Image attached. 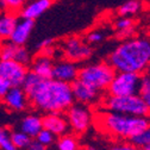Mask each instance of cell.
Wrapping results in <instances>:
<instances>
[{
    "mask_svg": "<svg viewBox=\"0 0 150 150\" xmlns=\"http://www.w3.org/2000/svg\"><path fill=\"white\" fill-rule=\"evenodd\" d=\"M116 73L143 75L150 63V40L129 38L112 51L106 61Z\"/></svg>",
    "mask_w": 150,
    "mask_h": 150,
    "instance_id": "obj_1",
    "label": "cell"
},
{
    "mask_svg": "<svg viewBox=\"0 0 150 150\" xmlns=\"http://www.w3.org/2000/svg\"><path fill=\"white\" fill-rule=\"evenodd\" d=\"M28 98L35 108L45 113H64L74 104L70 83L54 79H43Z\"/></svg>",
    "mask_w": 150,
    "mask_h": 150,
    "instance_id": "obj_2",
    "label": "cell"
},
{
    "mask_svg": "<svg viewBox=\"0 0 150 150\" xmlns=\"http://www.w3.org/2000/svg\"><path fill=\"white\" fill-rule=\"evenodd\" d=\"M96 122L103 132L117 139H127L137 136L150 127L149 117L126 116L116 112H99Z\"/></svg>",
    "mask_w": 150,
    "mask_h": 150,
    "instance_id": "obj_3",
    "label": "cell"
},
{
    "mask_svg": "<svg viewBox=\"0 0 150 150\" xmlns=\"http://www.w3.org/2000/svg\"><path fill=\"white\" fill-rule=\"evenodd\" d=\"M101 105L106 108V111L126 116L149 117L150 115L149 108L138 94L126 97H112L106 94L101 98Z\"/></svg>",
    "mask_w": 150,
    "mask_h": 150,
    "instance_id": "obj_4",
    "label": "cell"
},
{
    "mask_svg": "<svg viewBox=\"0 0 150 150\" xmlns=\"http://www.w3.org/2000/svg\"><path fill=\"white\" fill-rule=\"evenodd\" d=\"M115 74L116 70L107 62H98L79 68L78 79L96 88L97 91L103 92L107 89Z\"/></svg>",
    "mask_w": 150,
    "mask_h": 150,
    "instance_id": "obj_5",
    "label": "cell"
},
{
    "mask_svg": "<svg viewBox=\"0 0 150 150\" xmlns=\"http://www.w3.org/2000/svg\"><path fill=\"white\" fill-rule=\"evenodd\" d=\"M142 75L136 73H116L110 86L107 87V96L126 97L138 94Z\"/></svg>",
    "mask_w": 150,
    "mask_h": 150,
    "instance_id": "obj_6",
    "label": "cell"
},
{
    "mask_svg": "<svg viewBox=\"0 0 150 150\" xmlns=\"http://www.w3.org/2000/svg\"><path fill=\"white\" fill-rule=\"evenodd\" d=\"M64 116L67 118L69 129L73 130L75 135L85 134L93 122V116L88 106L79 103H74L64 112Z\"/></svg>",
    "mask_w": 150,
    "mask_h": 150,
    "instance_id": "obj_7",
    "label": "cell"
},
{
    "mask_svg": "<svg viewBox=\"0 0 150 150\" xmlns=\"http://www.w3.org/2000/svg\"><path fill=\"white\" fill-rule=\"evenodd\" d=\"M63 55L64 59L70 62H82L93 55V49L88 43H86L80 37H69L63 43Z\"/></svg>",
    "mask_w": 150,
    "mask_h": 150,
    "instance_id": "obj_8",
    "label": "cell"
},
{
    "mask_svg": "<svg viewBox=\"0 0 150 150\" xmlns=\"http://www.w3.org/2000/svg\"><path fill=\"white\" fill-rule=\"evenodd\" d=\"M29 69L16 61L0 60V76L4 78L11 87H22Z\"/></svg>",
    "mask_w": 150,
    "mask_h": 150,
    "instance_id": "obj_9",
    "label": "cell"
},
{
    "mask_svg": "<svg viewBox=\"0 0 150 150\" xmlns=\"http://www.w3.org/2000/svg\"><path fill=\"white\" fill-rule=\"evenodd\" d=\"M0 60L16 61L26 67L32 61L30 52L24 45H17L10 41H3L0 43Z\"/></svg>",
    "mask_w": 150,
    "mask_h": 150,
    "instance_id": "obj_10",
    "label": "cell"
},
{
    "mask_svg": "<svg viewBox=\"0 0 150 150\" xmlns=\"http://www.w3.org/2000/svg\"><path fill=\"white\" fill-rule=\"evenodd\" d=\"M71 93L74 101H76L79 104L83 105H91L97 103L101 98V92L97 91L96 88H93L92 86L87 85L86 82L76 79L70 83Z\"/></svg>",
    "mask_w": 150,
    "mask_h": 150,
    "instance_id": "obj_11",
    "label": "cell"
},
{
    "mask_svg": "<svg viewBox=\"0 0 150 150\" xmlns=\"http://www.w3.org/2000/svg\"><path fill=\"white\" fill-rule=\"evenodd\" d=\"M3 104L11 111L22 112L30 105V100L22 87H11L1 98Z\"/></svg>",
    "mask_w": 150,
    "mask_h": 150,
    "instance_id": "obj_12",
    "label": "cell"
},
{
    "mask_svg": "<svg viewBox=\"0 0 150 150\" xmlns=\"http://www.w3.org/2000/svg\"><path fill=\"white\" fill-rule=\"evenodd\" d=\"M43 129L50 131L55 137H61L69 131V125L64 113H45L42 117Z\"/></svg>",
    "mask_w": 150,
    "mask_h": 150,
    "instance_id": "obj_13",
    "label": "cell"
},
{
    "mask_svg": "<svg viewBox=\"0 0 150 150\" xmlns=\"http://www.w3.org/2000/svg\"><path fill=\"white\" fill-rule=\"evenodd\" d=\"M78 73H79V68L76 63L67 61V60H62L54 63L51 79L71 83L74 80L78 79Z\"/></svg>",
    "mask_w": 150,
    "mask_h": 150,
    "instance_id": "obj_14",
    "label": "cell"
},
{
    "mask_svg": "<svg viewBox=\"0 0 150 150\" xmlns=\"http://www.w3.org/2000/svg\"><path fill=\"white\" fill-rule=\"evenodd\" d=\"M52 4V0H28V3L22 7L19 11V17L24 19L36 21L38 17H41Z\"/></svg>",
    "mask_w": 150,
    "mask_h": 150,
    "instance_id": "obj_15",
    "label": "cell"
},
{
    "mask_svg": "<svg viewBox=\"0 0 150 150\" xmlns=\"http://www.w3.org/2000/svg\"><path fill=\"white\" fill-rule=\"evenodd\" d=\"M33 28H35V22L33 21L21 18V19H18L8 41L17 44V45L26 44V42L29 41L30 36H31V32H32Z\"/></svg>",
    "mask_w": 150,
    "mask_h": 150,
    "instance_id": "obj_16",
    "label": "cell"
},
{
    "mask_svg": "<svg viewBox=\"0 0 150 150\" xmlns=\"http://www.w3.org/2000/svg\"><path fill=\"white\" fill-rule=\"evenodd\" d=\"M30 64H31V71L35 73L36 75H38L40 78H42L44 80L51 79L52 67H54V62H52L51 57L45 56L43 54H38L31 61Z\"/></svg>",
    "mask_w": 150,
    "mask_h": 150,
    "instance_id": "obj_17",
    "label": "cell"
},
{
    "mask_svg": "<svg viewBox=\"0 0 150 150\" xmlns=\"http://www.w3.org/2000/svg\"><path fill=\"white\" fill-rule=\"evenodd\" d=\"M42 129V117L38 115H28L19 123V130L31 138H36Z\"/></svg>",
    "mask_w": 150,
    "mask_h": 150,
    "instance_id": "obj_18",
    "label": "cell"
},
{
    "mask_svg": "<svg viewBox=\"0 0 150 150\" xmlns=\"http://www.w3.org/2000/svg\"><path fill=\"white\" fill-rule=\"evenodd\" d=\"M18 14L12 12H3L0 13V40L8 41L11 33L18 22Z\"/></svg>",
    "mask_w": 150,
    "mask_h": 150,
    "instance_id": "obj_19",
    "label": "cell"
},
{
    "mask_svg": "<svg viewBox=\"0 0 150 150\" xmlns=\"http://www.w3.org/2000/svg\"><path fill=\"white\" fill-rule=\"evenodd\" d=\"M115 28L117 30L118 38H131L135 32V22L129 17H120L116 22Z\"/></svg>",
    "mask_w": 150,
    "mask_h": 150,
    "instance_id": "obj_20",
    "label": "cell"
},
{
    "mask_svg": "<svg viewBox=\"0 0 150 150\" xmlns=\"http://www.w3.org/2000/svg\"><path fill=\"white\" fill-rule=\"evenodd\" d=\"M143 4L139 0H129V1L124 3L119 8H118V14L120 17H127V16H134L142 11Z\"/></svg>",
    "mask_w": 150,
    "mask_h": 150,
    "instance_id": "obj_21",
    "label": "cell"
},
{
    "mask_svg": "<svg viewBox=\"0 0 150 150\" xmlns=\"http://www.w3.org/2000/svg\"><path fill=\"white\" fill-rule=\"evenodd\" d=\"M59 150H79V141L75 135L66 134L57 139Z\"/></svg>",
    "mask_w": 150,
    "mask_h": 150,
    "instance_id": "obj_22",
    "label": "cell"
},
{
    "mask_svg": "<svg viewBox=\"0 0 150 150\" xmlns=\"http://www.w3.org/2000/svg\"><path fill=\"white\" fill-rule=\"evenodd\" d=\"M10 135H11V139H12L14 146L19 150L28 149L29 145L32 143V138L29 137L28 135H25L24 132H22L21 130H16L13 132H11Z\"/></svg>",
    "mask_w": 150,
    "mask_h": 150,
    "instance_id": "obj_23",
    "label": "cell"
},
{
    "mask_svg": "<svg viewBox=\"0 0 150 150\" xmlns=\"http://www.w3.org/2000/svg\"><path fill=\"white\" fill-rule=\"evenodd\" d=\"M138 96L143 99V101L145 103L146 107L150 111V75H148V74L142 75Z\"/></svg>",
    "mask_w": 150,
    "mask_h": 150,
    "instance_id": "obj_24",
    "label": "cell"
},
{
    "mask_svg": "<svg viewBox=\"0 0 150 150\" xmlns=\"http://www.w3.org/2000/svg\"><path fill=\"white\" fill-rule=\"evenodd\" d=\"M10 134L11 132L7 129L0 126V149L1 150H19L14 146Z\"/></svg>",
    "mask_w": 150,
    "mask_h": 150,
    "instance_id": "obj_25",
    "label": "cell"
},
{
    "mask_svg": "<svg viewBox=\"0 0 150 150\" xmlns=\"http://www.w3.org/2000/svg\"><path fill=\"white\" fill-rule=\"evenodd\" d=\"M130 143H132L134 145L144 149L150 144V127H148L146 130L142 131L141 134H138L137 136L132 137L130 139Z\"/></svg>",
    "mask_w": 150,
    "mask_h": 150,
    "instance_id": "obj_26",
    "label": "cell"
},
{
    "mask_svg": "<svg viewBox=\"0 0 150 150\" xmlns=\"http://www.w3.org/2000/svg\"><path fill=\"white\" fill-rule=\"evenodd\" d=\"M36 142H38L40 144H42L43 146H49V145H51L54 142H55V136L50 132V131H48V130H45V129H42L40 132H38V135L36 136Z\"/></svg>",
    "mask_w": 150,
    "mask_h": 150,
    "instance_id": "obj_27",
    "label": "cell"
},
{
    "mask_svg": "<svg viewBox=\"0 0 150 150\" xmlns=\"http://www.w3.org/2000/svg\"><path fill=\"white\" fill-rule=\"evenodd\" d=\"M6 5V11L12 13H19L22 7L28 3V0H4Z\"/></svg>",
    "mask_w": 150,
    "mask_h": 150,
    "instance_id": "obj_28",
    "label": "cell"
},
{
    "mask_svg": "<svg viewBox=\"0 0 150 150\" xmlns=\"http://www.w3.org/2000/svg\"><path fill=\"white\" fill-rule=\"evenodd\" d=\"M105 38V33L103 31H91L87 35V42L88 44H98Z\"/></svg>",
    "mask_w": 150,
    "mask_h": 150,
    "instance_id": "obj_29",
    "label": "cell"
},
{
    "mask_svg": "<svg viewBox=\"0 0 150 150\" xmlns=\"http://www.w3.org/2000/svg\"><path fill=\"white\" fill-rule=\"evenodd\" d=\"M110 150H143L132 143H117L115 145H112Z\"/></svg>",
    "mask_w": 150,
    "mask_h": 150,
    "instance_id": "obj_30",
    "label": "cell"
},
{
    "mask_svg": "<svg viewBox=\"0 0 150 150\" xmlns=\"http://www.w3.org/2000/svg\"><path fill=\"white\" fill-rule=\"evenodd\" d=\"M50 48H54V40L48 37V38H43L40 43H38V50L40 51H44L47 49H50Z\"/></svg>",
    "mask_w": 150,
    "mask_h": 150,
    "instance_id": "obj_31",
    "label": "cell"
},
{
    "mask_svg": "<svg viewBox=\"0 0 150 150\" xmlns=\"http://www.w3.org/2000/svg\"><path fill=\"white\" fill-rule=\"evenodd\" d=\"M11 88V86L8 85V82L4 79V78H1L0 76V99H1L6 93H7V91Z\"/></svg>",
    "mask_w": 150,
    "mask_h": 150,
    "instance_id": "obj_32",
    "label": "cell"
},
{
    "mask_svg": "<svg viewBox=\"0 0 150 150\" xmlns=\"http://www.w3.org/2000/svg\"><path fill=\"white\" fill-rule=\"evenodd\" d=\"M26 150H47L45 146H43L42 144H40L38 142H36V141H32V143L29 145V148Z\"/></svg>",
    "mask_w": 150,
    "mask_h": 150,
    "instance_id": "obj_33",
    "label": "cell"
},
{
    "mask_svg": "<svg viewBox=\"0 0 150 150\" xmlns=\"http://www.w3.org/2000/svg\"><path fill=\"white\" fill-rule=\"evenodd\" d=\"M86 150H98V149H96L94 146H87Z\"/></svg>",
    "mask_w": 150,
    "mask_h": 150,
    "instance_id": "obj_34",
    "label": "cell"
},
{
    "mask_svg": "<svg viewBox=\"0 0 150 150\" xmlns=\"http://www.w3.org/2000/svg\"><path fill=\"white\" fill-rule=\"evenodd\" d=\"M146 74L150 75V63H149V66H148V68H146Z\"/></svg>",
    "mask_w": 150,
    "mask_h": 150,
    "instance_id": "obj_35",
    "label": "cell"
},
{
    "mask_svg": "<svg viewBox=\"0 0 150 150\" xmlns=\"http://www.w3.org/2000/svg\"><path fill=\"white\" fill-rule=\"evenodd\" d=\"M143 150H150V144H149V145H148V146H146V148H144V149H143Z\"/></svg>",
    "mask_w": 150,
    "mask_h": 150,
    "instance_id": "obj_36",
    "label": "cell"
}]
</instances>
